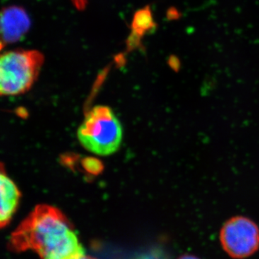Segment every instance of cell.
I'll return each instance as SVG.
<instances>
[{
	"label": "cell",
	"instance_id": "cell-1",
	"mask_svg": "<svg viewBox=\"0 0 259 259\" xmlns=\"http://www.w3.org/2000/svg\"><path fill=\"white\" fill-rule=\"evenodd\" d=\"M13 241L19 247L35 250L41 259H79L84 255L68 220L47 204L33 209L15 231Z\"/></svg>",
	"mask_w": 259,
	"mask_h": 259
},
{
	"label": "cell",
	"instance_id": "cell-2",
	"mask_svg": "<svg viewBox=\"0 0 259 259\" xmlns=\"http://www.w3.org/2000/svg\"><path fill=\"white\" fill-rule=\"evenodd\" d=\"M80 144L98 156H110L120 148L122 128L115 113L107 106L89 110L77 131Z\"/></svg>",
	"mask_w": 259,
	"mask_h": 259
},
{
	"label": "cell",
	"instance_id": "cell-3",
	"mask_svg": "<svg viewBox=\"0 0 259 259\" xmlns=\"http://www.w3.org/2000/svg\"><path fill=\"white\" fill-rule=\"evenodd\" d=\"M45 57L37 50H13L0 59V93L15 96L28 92L36 81Z\"/></svg>",
	"mask_w": 259,
	"mask_h": 259
},
{
	"label": "cell",
	"instance_id": "cell-4",
	"mask_svg": "<svg viewBox=\"0 0 259 259\" xmlns=\"http://www.w3.org/2000/svg\"><path fill=\"white\" fill-rule=\"evenodd\" d=\"M223 249L231 258L249 257L259 248V228L244 216H236L227 221L220 233Z\"/></svg>",
	"mask_w": 259,
	"mask_h": 259
},
{
	"label": "cell",
	"instance_id": "cell-5",
	"mask_svg": "<svg viewBox=\"0 0 259 259\" xmlns=\"http://www.w3.org/2000/svg\"><path fill=\"white\" fill-rule=\"evenodd\" d=\"M31 25L30 17L22 7H6L1 12L0 31L1 49L8 44L20 41L26 35Z\"/></svg>",
	"mask_w": 259,
	"mask_h": 259
},
{
	"label": "cell",
	"instance_id": "cell-6",
	"mask_svg": "<svg viewBox=\"0 0 259 259\" xmlns=\"http://www.w3.org/2000/svg\"><path fill=\"white\" fill-rule=\"evenodd\" d=\"M0 181H1L0 223L2 226H5L11 221L13 214L18 208L20 192L15 182L3 171V168H2Z\"/></svg>",
	"mask_w": 259,
	"mask_h": 259
},
{
	"label": "cell",
	"instance_id": "cell-7",
	"mask_svg": "<svg viewBox=\"0 0 259 259\" xmlns=\"http://www.w3.org/2000/svg\"><path fill=\"white\" fill-rule=\"evenodd\" d=\"M153 25L154 23L153 22L151 11L147 8L140 10L139 13H137L134 18L133 27L134 30H137L138 33H144L146 30H149Z\"/></svg>",
	"mask_w": 259,
	"mask_h": 259
},
{
	"label": "cell",
	"instance_id": "cell-8",
	"mask_svg": "<svg viewBox=\"0 0 259 259\" xmlns=\"http://www.w3.org/2000/svg\"><path fill=\"white\" fill-rule=\"evenodd\" d=\"M135 259H168L166 253L159 249L151 250Z\"/></svg>",
	"mask_w": 259,
	"mask_h": 259
},
{
	"label": "cell",
	"instance_id": "cell-9",
	"mask_svg": "<svg viewBox=\"0 0 259 259\" xmlns=\"http://www.w3.org/2000/svg\"><path fill=\"white\" fill-rule=\"evenodd\" d=\"M89 0H71L73 5L79 11L85 10L88 5Z\"/></svg>",
	"mask_w": 259,
	"mask_h": 259
},
{
	"label": "cell",
	"instance_id": "cell-10",
	"mask_svg": "<svg viewBox=\"0 0 259 259\" xmlns=\"http://www.w3.org/2000/svg\"><path fill=\"white\" fill-rule=\"evenodd\" d=\"M178 259H199L198 257L191 254H185L181 255Z\"/></svg>",
	"mask_w": 259,
	"mask_h": 259
},
{
	"label": "cell",
	"instance_id": "cell-11",
	"mask_svg": "<svg viewBox=\"0 0 259 259\" xmlns=\"http://www.w3.org/2000/svg\"><path fill=\"white\" fill-rule=\"evenodd\" d=\"M79 259H95L93 258H92V257L90 256H87V255H83L82 256L80 257Z\"/></svg>",
	"mask_w": 259,
	"mask_h": 259
}]
</instances>
